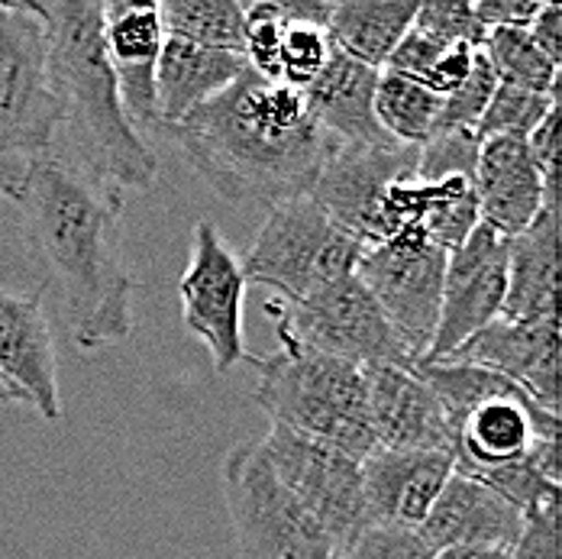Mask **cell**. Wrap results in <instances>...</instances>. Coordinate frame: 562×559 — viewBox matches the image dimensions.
Masks as SVG:
<instances>
[{
	"label": "cell",
	"mask_w": 562,
	"mask_h": 559,
	"mask_svg": "<svg viewBox=\"0 0 562 559\" xmlns=\"http://www.w3.org/2000/svg\"><path fill=\"white\" fill-rule=\"evenodd\" d=\"M450 359L505 376L540 407L560 414V314L533 321H495L469 336Z\"/></svg>",
	"instance_id": "9a60e30c"
},
{
	"label": "cell",
	"mask_w": 562,
	"mask_h": 559,
	"mask_svg": "<svg viewBox=\"0 0 562 559\" xmlns=\"http://www.w3.org/2000/svg\"><path fill=\"white\" fill-rule=\"evenodd\" d=\"M437 394L452 434V466L482 476L510 462H533L560 482V414L540 407L505 376L459 359H420L414 366Z\"/></svg>",
	"instance_id": "277c9868"
},
{
	"label": "cell",
	"mask_w": 562,
	"mask_h": 559,
	"mask_svg": "<svg viewBox=\"0 0 562 559\" xmlns=\"http://www.w3.org/2000/svg\"><path fill=\"white\" fill-rule=\"evenodd\" d=\"M346 559H437V554L420 540L417 530L369 527Z\"/></svg>",
	"instance_id": "8d00e7d4"
},
{
	"label": "cell",
	"mask_w": 562,
	"mask_h": 559,
	"mask_svg": "<svg viewBox=\"0 0 562 559\" xmlns=\"http://www.w3.org/2000/svg\"><path fill=\"white\" fill-rule=\"evenodd\" d=\"M527 153L533 159V166L540 171V178L547 181L550 191H557V159H560V108L543 116V123L524 139Z\"/></svg>",
	"instance_id": "ab89813d"
},
{
	"label": "cell",
	"mask_w": 562,
	"mask_h": 559,
	"mask_svg": "<svg viewBox=\"0 0 562 559\" xmlns=\"http://www.w3.org/2000/svg\"><path fill=\"white\" fill-rule=\"evenodd\" d=\"M420 185H424L420 233L427 243H434L437 249H443L450 256L452 249H459L469 239V233L482 224L472 178L469 175H450V178L420 181Z\"/></svg>",
	"instance_id": "f1b7e54d"
},
{
	"label": "cell",
	"mask_w": 562,
	"mask_h": 559,
	"mask_svg": "<svg viewBox=\"0 0 562 559\" xmlns=\"http://www.w3.org/2000/svg\"><path fill=\"white\" fill-rule=\"evenodd\" d=\"M527 33H530V40L540 46V53L560 68L562 65V3H557V0H543L540 13L530 20Z\"/></svg>",
	"instance_id": "60d3db41"
},
{
	"label": "cell",
	"mask_w": 562,
	"mask_h": 559,
	"mask_svg": "<svg viewBox=\"0 0 562 559\" xmlns=\"http://www.w3.org/2000/svg\"><path fill=\"white\" fill-rule=\"evenodd\" d=\"M276 3H279V13L288 23H311L321 30H327L330 13H334L330 0H276Z\"/></svg>",
	"instance_id": "b9f144b4"
},
{
	"label": "cell",
	"mask_w": 562,
	"mask_h": 559,
	"mask_svg": "<svg viewBox=\"0 0 562 559\" xmlns=\"http://www.w3.org/2000/svg\"><path fill=\"white\" fill-rule=\"evenodd\" d=\"M507 236L479 224L469 239L447 256L440 321L424 359H450L469 336L502 317L507 294Z\"/></svg>",
	"instance_id": "5bb4252c"
},
{
	"label": "cell",
	"mask_w": 562,
	"mask_h": 559,
	"mask_svg": "<svg viewBox=\"0 0 562 559\" xmlns=\"http://www.w3.org/2000/svg\"><path fill=\"white\" fill-rule=\"evenodd\" d=\"M262 447L284 492L334 537L342 557H349L356 540L369 530L362 462L324 440L276 424L262 437Z\"/></svg>",
	"instance_id": "30bf717a"
},
{
	"label": "cell",
	"mask_w": 562,
	"mask_h": 559,
	"mask_svg": "<svg viewBox=\"0 0 562 559\" xmlns=\"http://www.w3.org/2000/svg\"><path fill=\"white\" fill-rule=\"evenodd\" d=\"M414 16L417 3L407 0H342L334 3L327 36L337 53L382 71Z\"/></svg>",
	"instance_id": "d4e9b609"
},
{
	"label": "cell",
	"mask_w": 562,
	"mask_h": 559,
	"mask_svg": "<svg viewBox=\"0 0 562 559\" xmlns=\"http://www.w3.org/2000/svg\"><path fill=\"white\" fill-rule=\"evenodd\" d=\"M479 49L502 85L560 98V68L540 53L527 30H488Z\"/></svg>",
	"instance_id": "f546056e"
},
{
	"label": "cell",
	"mask_w": 562,
	"mask_h": 559,
	"mask_svg": "<svg viewBox=\"0 0 562 559\" xmlns=\"http://www.w3.org/2000/svg\"><path fill=\"white\" fill-rule=\"evenodd\" d=\"M553 108H560V98H553V94H533V91L510 88V85L498 81L495 91H492L488 108H485L479 126H475V136H479V143L495 139V136L527 139Z\"/></svg>",
	"instance_id": "4dcf8cb0"
},
{
	"label": "cell",
	"mask_w": 562,
	"mask_h": 559,
	"mask_svg": "<svg viewBox=\"0 0 562 559\" xmlns=\"http://www.w3.org/2000/svg\"><path fill=\"white\" fill-rule=\"evenodd\" d=\"M437 559H510L507 550H447L437 554Z\"/></svg>",
	"instance_id": "7bdbcfd3"
},
{
	"label": "cell",
	"mask_w": 562,
	"mask_h": 559,
	"mask_svg": "<svg viewBox=\"0 0 562 559\" xmlns=\"http://www.w3.org/2000/svg\"><path fill=\"white\" fill-rule=\"evenodd\" d=\"M443 98H437L434 91L394 75L389 68L379 71V85H375V120L385 130V136L407 146V149H420L440 120Z\"/></svg>",
	"instance_id": "484cf974"
},
{
	"label": "cell",
	"mask_w": 562,
	"mask_h": 559,
	"mask_svg": "<svg viewBox=\"0 0 562 559\" xmlns=\"http://www.w3.org/2000/svg\"><path fill=\"white\" fill-rule=\"evenodd\" d=\"M16 401H23V404H26V398H23V394L16 392V389L0 376V404H16Z\"/></svg>",
	"instance_id": "ee69618b"
},
{
	"label": "cell",
	"mask_w": 562,
	"mask_h": 559,
	"mask_svg": "<svg viewBox=\"0 0 562 559\" xmlns=\"http://www.w3.org/2000/svg\"><path fill=\"white\" fill-rule=\"evenodd\" d=\"M169 133L194 171L233 204L276 208L307 194L334 149L304 94L252 68Z\"/></svg>",
	"instance_id": "7a4b0ae2"
},
{
	"label": "cell",
	"mask_w": 562,
	"mask_h": 559,
	"mask_svg": "<svg viewBox=\"0 0 562 559\" xmlns=\"http://www.w3.org/2000/svg\"><path fill=\"white\" fill-rule=\"evenodd\" d=\"M479 136L475 133H434L420 149H417V178L420 181H437L450 175H469L475 171L479 159Z\"/></svg>",
	"instance_id": "e575fe53"
},
{
	"label": "cell",
	"mask_w": 562,
	"mask_h": 559,
	"mask_svg": "<svg viewBox=\"0 0 562 559\" xmlns=\"http://www.w3.org/2000/svg\"><path fill=\"white\" fill-rule=\"evenodd\" d=\"M510 559H560V504H547L524 517Z\"/></svg>",
	"instance_id": "74e56055"
},
{
	"label": "cell",
	"mask_w": 562,
	"mask_h": 559,
	"mask_svg": "<svg viewBox=\"0 0 562 559\" xmlns=\"http://www.w3.org/2000/svg\"><path fill=\"white\" fill-rule=\"evenodd\" d=\"M246 3L236 0H169L159 3L166 36L198 46L243 53L246 43Z\"/></svg>",
	"instance_id": "83f0119b"
},
{
	"label": "cell",
	"mask_w": 562,
	"mask_h": 559,
	"mask_svg": "<svg viewBox=\"0 0 562 559\" xmlns=\"http://www.w3.org/2000/svg\"><path fill=\"white\" fill-rule=\"evenodd\" d=\"M472 188L479 201V221L507 239L524 233L547 204H557V191L547 188L527 153V143L517 136H495L479 146Z\"/></svg>",
	"instance_id": "44dd1931"
},
{
	"label": "cell",
	"mask_w": 562,
	"mask_h": 559,
	"mask_svg": "<svg viewBox=\"0 0 562 559\" xmlns=\"http://www.w3.org/2000/svg\"><path fill=\"white\" fill-rule=\"evenodd\" d=\"M7 198L20 208L26 243L61 298L75 343H123L133 334V279L120 253V188L46 153L16 168Z\"/></svg>",
	"instance_id": "6da1fadb"
},
{
	"label": "cell",
	"mask_w": 562,
	"mask_h": 559,
	"mask_svg": "<svg viewBox=\"0 0 562 559\" xmlns=\"http://www.w3.org/2000/svg\"><path fill=\"white\" fill-rule=\"evenodd\" d=\"M359 256L362 246L301 194L269 208L266 224L239 266L246 281L276 288L284 304H294L352 276Z\"/></svg>",
	"instance_id": "ba28073f"
},
{
	"label": "cell",
	"mask_w": 562,
	"mask_h": 559,
	"mask_svg": "<svg viewBox=\"0 0 562 559\" xmlns=\"http://www.w3.org/2000/svg\"><path fill=\"white\" fill-rule=\"evenodd\" d=\"M246 68L249 65L243 53H226L166 36L156 62V104L162 130H169L194 108L217 98Z\"/></svg>",
	"instance_id": "cb8c5ba5"
},
{
	"label": "cell",
	"mask_w": 562,
	"mask_h": 559,
	"mask_svg": "<svg viewBox=\"0 0 562 559\" xmlns=\"http://www.w3.org/2000/svg\"><path fill=\"white\" fill-rule=\"evenodd\" d=\"M61 98L36 3H0V166L53 153Z\"/></svg>",
	"instance_id": "8992f818"
},
{
	"label": "cell",
	"mask_w": 562,
	"mask_h": 559,
	"mask_svg": "<svg viewBox=\"0 0 562 559\" xmlns=\"http://www.w3.org/2000/svg\"><path fill=\"white\" fill-rule=\"evenodd\" d=\"M243 10H246V43H243L246 65L259 78L279 81V46L281 33H284V16L279 13V3L256 0Z\"/></svg>",
	"instance_id": "836d02e7"
},
{
	"label": "cell",
	"mask_w": 562,
	"mask_h": 559,
	"mask_svg": "<svg viewBox=\"0 0 562 559\" xmlns=\"http://www.w3.org/2000/svg\"><path fill=\"white\" fill-rule=\"evenodd\" d=\"M13 178H16V168L0 166V198H7V194H10V185H13Z\"/></svg>",
	"instance_id": "f6af8a7d"
},
{
	"label": "cell",
	"mask_w": 562,
	"mask_h": 559,
	"mask_svg": "<svg viewBox=\"0 0 562 559\" xmlns=\"http://www.w3.org/2000/svg\"><path fill=\"white\" fill-rule=\"evenodd\" d=\"M104 40L130 123L139 136L143 130H162L156 104V62L166 43L159 3H104Z\"/></svg>",
	"instance_id": "ac0fdd59"
},
{
	"label": "cell",
	"mask_w": 562,
	"mask_h": 559,
	"mask_svg": "<svg viewBox=\"0 0 562 559\" xmlns=\"http://www.w3.org/2000/svg\"><path fill=\"white\" fill-rule=\"evenodd\" d=\"M417 171V149L385 146H334L317 171L307 198L349 233L362 249L375 246L385 194Z\"/></svg>",
	"instance_id": "4fadbf2b"
},
{
	"label": "cell",
	"mask_w": 562,
	"mask_h": 559,
	"mask_svg": "<svg viewBox=\"0 0 562 559\" xmlns=\"http://www.w3.org/2000/svg\"><path fill=\"white\" fill-rule=\"evenodd\" d=\"M560 314V204H547L507 249V294L502 321Z\"/></svg>",
	"instance_id": "603a6c76"
},
{
	"label": "cell",
	"mask_w": 562,
	"mask_h": 559,
	"mask_svg": "<svg viewBox=\"0 0 562 559\" xmlns=\"http://www.w3.org/2000/svg\"><path fill=\"white\" fill-rule=\"evenodd\" d=\"M0 376L43 417H61L56 339L43 311V291H0Z\"/></svg>",
	"instance_id": "ffe728a7"
},
{
	"label": "cell",
	"mask_w": 562,
	"mask_h": 559,
	"mask_svg": "<svg viewBox=\"0 0 562 559\" xmlns=\"http://www.w3.org/2000/svg\"><path fill=\"white\" fill-rule=\"evenodd\" d=\"M362 376L379 447L437 449L452 456V434L443 407L414 366H369Z\"/></svg>",
	"instance_id": "d6986e66"
},
{
	"label": "cell",
	"mask_w": 562,
	"mask_h": 559,
	"mask_svg": "<svg viewBox=\"0 0 562 559\" xmlns=\"http://www.w3.org/2000/svg\"><path fill=\"white\" fill-rule=\"evenodd\" d=\"M543 0H479L472 3V13L479 26L488 30H527L530 20L540 13Z\"/></svg>",
	"instance_id": "f35d334b"
},
{
	"label": "cell",
	"mask_w": 562,
	"mask_h": 559,
	"mask_svg": "<svg viewBox=\"0 0 562 559\" xmlns=\"http://www.w3.org/2000/svg\"><path fill=\"white\" fill-rule=\"evenodd\" d=\"M375 68L334 49L324 71L301 94L314 123L334 146H385L392 139L375 120Z\"/></svg>",
	"instance_id": "7402d4cb"
},
{
	"label": "cell",
	"mask_w": 562,
	"mask_h": 559,
	"mask_svg": "<svg viewBox=\"0 0 562 559\" xmlns=\"http://www.w3.org/2000/svg\"><path fill=\"white\" fill-rule=\"evenodd\" d=\"M239 559H346L334 537L276 479L262 440H243L221 466Z\"/></svg>",
	"instance_id": "52a82bcc"
},
{
	"label": "cell",
	"mask_w": 562,
	"mask_h": 559,
	"mask_svg": "<svg viewBox=\"0 0 562 559\" xmlns=\"http://www.w3.org/2000/svg\"><path fill=\"white\" fill-rule=\"evenodd\" d=\"M246 284L243 266L217 226L198 221L191 236V259L178 281V298L184 327L207 346L221 376L249 359L243 343Z\"/></svg>",
	"instance_id": "7c38bea8"
},
{
	"label": "cell",
	"mask_w": 562,
	"mask_h": 559,
	"mask_svg": "<svg viewBox=\"0 0 562 559\" xmlns=\"http://www.w3.org/2000/svg\"><path fill=\"white\" fill-rule=\"evenodd\" d=\"M456 472L450 452L375 449L362 459V499L369 527L417 530Z\"/></svg>",
	"instance_id": "2e32d148"
},
{
	"label": "cell",
	"mask_w": 562,
	"mask_h": 559,
	"mask_svg": "<svg viewBox=\"0 0 562 559\" xmlns=\"http://www.w3.org/2000/svg\"><path fill=\"white\" fill-rule=\"evenodd\" d=\"M524 511L488 485L452 472L427 521L417 527L434 554L447 550H514L524 530Z\"/></svg>",
	"instance_id": "e0dca14e"
},
{
	"label": "cell",
	"mask_w": 562,
	"mask_h": 559,
	"mask_svg": "<svg viewBox=\"0 0 562 559\" xmlns=\"http://www.w3.org/2000/svg\"><path fill=\"white\" fill-rule=\"evenodd\" d=\"M356 276L375 298L379 311L385 314L407 356L420 362L434 343L440 321L447 253L417 233L394 236L362 249Z\"/></svg>",
	"instance_id": "8fae6325"
},
{
	"label": "cell",
	"mask_w": 562,
	"mask_h": 559,
	"mask_svg": "<svg viewBox=\"0 0 562 559\" xmlns=\"http://www.w3.org/2000/svg\"><path fill=\"white\" fill-rule=\"evenodd\" d=\"M276 356H249L256 366L252 401L269 414L276 427L324 440L352 459L375 452V434L369 421L366 376L352 362H339L279 339Z\"/></svg>",
	"instance_id": "5b68a950"
},
{
	"label": "cell",
	"mask_w": 562,
	"mask_h": 559,
	"mask_svg": "<svg viewBox=\"0 0 562 559\" xmlns=\"http://www.w3.org/2000/svg\"><path fill=\"white\" fill-rule=\"evenodd\" d=\"M330 53H334V46H330L327 30L284 20L279 46V81L294 91H304L324 71Z\"/></svg>",
	"instance_id": "1f68e13d"
},
{
	"label": "cell",
	"mask_w": 562,
	"mask_h": 559,
	"mask_svg": "<svg viewBox=\"0 0 562 559\" xmlns=\"http://www.w3.org/2000/svg\"><path fill=\"white\" fill-rule=\"evenodd\" d=\"M266 311L276 317L279 339L297 343L321 356L369 366H414L407 349L389 327L375 298L366 291L359 276H346L304 301L284 304L269 301Z\"/></svg>",
	"instance_id": "9c48e42d"
},
{
	"label": "cell",
	"mask_w": 562,
	"mask_h": 559,
	"mask_svg": "<svg viewBox=\"0 0 562 559\" xmlns=\"http://www.w3.org/2000/svg\"><path fill=\"white\" fill-rule=\"evenodd\" d=\"M498 78L488 65L485 53L479 49L475 62H472V71L469 78L443 98V108H440V120H437V130L434 133H475L482 113L492 101V91H495Z\"/></svg>",
	"instance_id": "d6a6232c"
},
{
	"label": "cell",
	"mask_w": 562,
	"mask_h": 559,
	"mask_svg": "<svg viewBox=\"0 0 562 559\" xmlns=\"http://www.w3.org/2000/svg\"><path fill=\"white\" fill-rule=\"evenodd\" d=\"M475 53L479 49H472V46H443V43H437L427 33L411 26L385 68L407 78V81H414V85H420V88H427V91H434L437 98H447L469 78Z\"/></svg>",
	"instance_id": "4316f807"
},
{
	"label": "cell",
	"mask_w": 562,
	"mask_h": 559,
	"mask_svg": "<svg viewBox=\"0 0 562 559\" xmlns=\"http://www.w3.org/2000/svg\"><path fill=\"white\" fill-rule=\"evenodd\" d=\"M36 7L49 36L61 126L68 123L78 143L75 166L120 191H146L159 175V159L123 111L104 40V3L46 0Z\"/></svg>",
	"instance_id": "3957f363"
},
{
	"label": "cell",
	"mask_w": 562,
	"mask_h": 559,
	"mask_svg": "<svg viewBox=\"0 0 562 559\" xmlns=\"http://www.w3.org/2000/svg\"><path fill=\"white\" fill-rule=\"evenodd\" d=\"M414 30L427 33L430 40L443 46H472L479 49L485 40V30L479 26L472 3L450 0V3H417V16L411 23Z\"/></svg>",
	"instance_id": "d590c367"
}]
</instances>
